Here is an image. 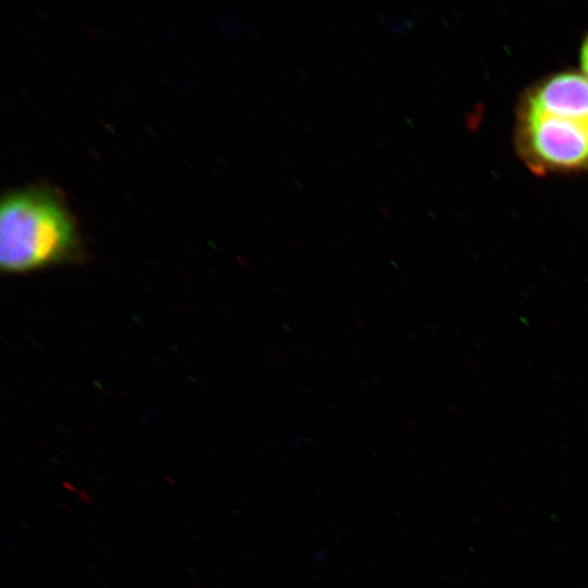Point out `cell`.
Listing matches in <instances>:
<instances>
[{
  "label": "cell",
  "mask_w": 588,
  "mask_h": 588,
  "mask_svg": "<svg viewBox=\"0 0 588 588\" xmlns=\"http://www.w3.org/2000/svg\"><path fill=\"white\" fill-rule=\"evenodd\" d=\"M526 108L588 119V78L576 73L559 74L531 94Z\"/></svg>",
  "instance_id": "3957f363"
},
{
  "label": "cell",
  "mask_w": 588,
  "mask_h": 588,
  "mask_svg": "<svg viewBox=\"0 0 588 588\" xmlns=\"http://www.w3.org/2000/svg\"><path fill=\"white\" fill-rule=\"evenodd\" d=\"M83 244L61 195L45 185L7 193L0 207V268L8 274L78 262Z\"/></svg>",
  "instance_id": "6da1fadb"
},
{
  "label": "cell",
  "mask_w": 588,
  "mask_h": 588,
  "mask_svg": "<svg viewBox=\"0 0 588 588\" xmlns=\"http://www.w3.org/2000/svg\"><path fill=\"white\" fill-rule=\"evenodd\" d=\"M581 66L586 74V77L588 78V37L585 39V42L583 45L581 49Z\"/></svg>",
  "instance_id": "277c9868"
},
{
  "label": "cell",
  "mask_w": 588,
  "mask_h": 588,
  "mask_svg": "<svg viewBox=\"0 0 588 588\" xmlns=\"http://www.w3.org/2000/svg\"><path fill=\"white\" fill-rule=\"evenodd\" d=\"M523 139L529 155L541 166H588V119L525 108Z\"/></svg>",
  "instance_id": "7a4b0ae2"
}]
</instances>
